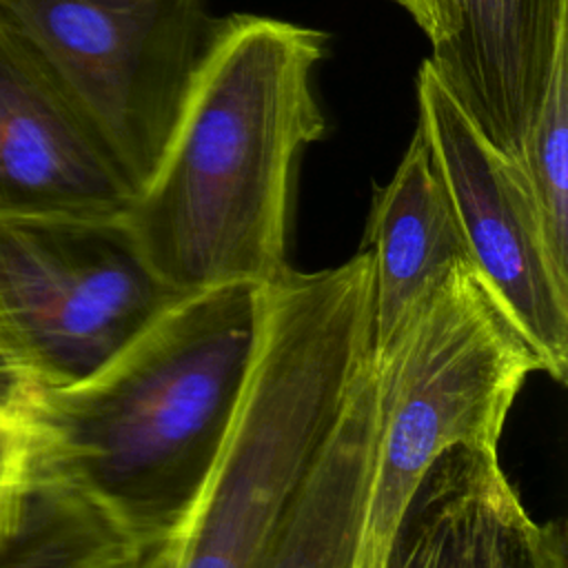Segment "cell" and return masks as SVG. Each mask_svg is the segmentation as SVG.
<instances>
[{"mask_svg":"<svg viewBox=\"0 0 568 568\" xmlns=\"http://www.w3.org/2000/svg\"><path fill=\"white\" fill-rule=\"evenodd\" d=\"M324 31L220 18L151 180L124 217L153 273L178 295L271 284L286 262L297 160L326 133L313 71Z\"/></svg>","mask_w":568,"mask_h":568,"instance_id":"obj_1","label":"cell"},{"mask_svg":"<svg viewBox=\"0 0 568 568\" xmlns=\"http://www.w3.org/2000/svg\"><path fill=\"white\" fill-rule=\"evenodd\" d=\"M264 284L178 295L87 379L29 397L49 473L142 544L178 539L251 373Z\"/></svg>","mask_w":568,"mask_h":568,"instance_id":"obj_2","label":"cell"},{"mask_svg":"<svg viewBox=\"0 0 568 568\" xmlns=\"http://www.w3.org/2000/svg\"><path fill=\"white\" fill-rule=\"evenodd\" d=\"M371 255L262 288L257 346L173 568H255L371 366Z\"/></svg>","mask_w":568,"mask_h":568,"instance_id":"obj_3","label":"cell"},{"mask_svg":"<svg viewBox=\"0 0 568 568\" xmlns=\"http://www.w3.org/2000/svg\"><path fill=\"white\" fill-rule=\"evenodd\" d=\"M375 462L366 555L377 557L408 495L448 448L497 450L541 359L475 264L453 271L371 355Z\"/></svg>","mask_w":568,"mask_h":568,"instance_id":"obj_4","label":"cell"},{"mask_svg":"<svg viewBox=\"0 0 568 568\" xmlns=\"http://www.w3.org/2000/svg\"><path fill=\"white\" fill-rule=\"evenodd\" d=\"M135 195L180 120L220 18L209 0H0Z\"/></svg>","mask_w":568,"mask_h":568,"instance_id":"obj_5","label":"cell"},{"mask_svg":"<svg viewBox=\"0 0 568 568\" xmlns=\"http://www.w3.org/2000/svg\"><path fill=\"white\" fill-rule=\"evenodd\" d=\"M175 297L124 220L0 217V357L31 388L87 379Z\"/></svg>","mask_w":568,"mask_h":568,"instance_id":"obj_6","label":"cell"},{"mask_svg":"<svg viewBox=\"0 0 568 568\" xmlns=\"http://www.w3.org/2000/svg\"><path fill=\"white\" fill-rule=\"evenodd\" d=\"M417 129L439 166L470 255L555 382L568 371V275L546 246L515 158L499 151L430 60L417 71Z\"/></svg>","mask_w":568,"mask_h":568,"instance_id":"obj_7","label":"cell"},{"mask_svg":"<svg viewBox=\"0 0 568 568\" xmlns=\"http://www.w3.org/2000/svg\"><path fill=\"white\" fill-rule=\"evenodd\" d=\"M133 200L106 146L0 20V217L124 220Z\"/></svg>","mask_w":568,"mask_h":568,"instance_id":"obj_8","label":"cell"},{"mask_svg":"<svg viewBox=\"0 0 568 568\" xmlns=\"http://www.w3.org/2000/svg\"><path fill=\"white\" fill-rule=\"evenodd\" d=\"M377 568H568L561 521L539 524L497 450H444L415 484Z\"/></svg>","mask_w":568,"mask_h":568,"instance_id":"obj_9","label":"cell"},{"mask_svg":"<svg viewBox=\"0 0 568 568\" xmlns=\"http://www.w3.org/2000/svg\"><path fill=\"white\" fill-rule=\"evenodd\" d=\"M568 36V0H446L430 62L479 131L517 158Z\"/></svg>","mask_w":568,"mask_h":568,"instance_id":"obj_10","label":"cell"},{"mask_svg":"<svg viewBox=\"0 0 568 568\" xmlns=\"http://www.w3.org/2000/svg\"><path fill=\"white\" fill-rule=\"evenodd\" d=\"M371 255V355L404 317L473 255L457 211L419 129L393 178L375 193L362 246Z\"/></svg>","mask_w":568,"mask_h":568,"instance_id":"obj_11","label":"cell"},{"mask_svg":"<svg viewBox=\"0 0 568 568\" xmlns=\"http://www.w3.org/2000/svg\"><path fill=\"white\" fill-rule=\"evenodd\" d=\"M375 462L371 366L255 568H359Z\"/></svg>","mask_w":568,"mask_h":568,"instance_id":"obj_12","label":"cell"},{"mask_svg":"<svg viewBox=\"0 0 568 568\" xmlns=\"http://www.w3.org/2000/svg\"><path fill=\"white\" fill-rule=\"evenodd\" d=\"M153 546L47 466L27 486L0 488V568H142Z\"/></svg>","mask_w":568,"mask_h":568,"instance_id":"obj_13","label":"cell"},{"mask_svg":"<svg viewBox=\"0 0 568 568\" xmlns=\"http://www.w3.org/2000/svg\"><path fill=\"white\" fill-rule=\"evenodd\" d=\"M515 160L550 257L568 275V36L559 40L550 80Z\"/></svg>","mask_w":568,"mask_h":568,"instance_id":"obj_14","label":"cell"},{"mask_svg":"<svg viewBox=\"0 0 568 568\" xmlns=\"http://www.w3.org/2000/svg\"><path fill=\"white\" fill-rule=\"evenodd\" d=\"M31 390L0 402V488H20L44 468V437Z\"/></svg>","mask_w":568,"mask_h":568,"instance_id":"obj_15","label":"cell"},{"mask_svg":"<svg viewBox=\"0 0 568 568\" xmlns=\"http://www.w3.org/2000/svg\"><path fill=\"white\" fill-rule=\"evenodd\" d=\"M426 33L428 42H433L444 22L446 0H395Z\"/></svg>","mask_w":568,"mask_h":568,"instance_id":"obj_16","label":"cell"},{"mask_svg":"<svg viewBox=\"0 0 568 568\" xmlns=\"http://www.w3.org/2000/svg\"><path fill=\"white\" fill-rule=\"evenodd\" d=\"M27 390H31V386H27V382L18 375V371L0 357V402L16 399Z\"/></svg>","mask_w":568,"mask_h":568,"instance_id":"obj_17","label":"cell"},{"mask_svg":"<svg viewBox=\"0 0 568 568\" xmlns=\"http://www.w3.org/2000/svg\"><path fill=\"white\" fill-rule=\"evenodd\" d=\"M175 546H178V539L155 544L151 548L146 561L142 564V568H173L175 566Z\"/></svg>","mask_w":568,"mask_h":568,"instance_id":"obj_18","label":"cell"},{"mask_svg":"<svg viewBox=\"0 0 568 568\" xmlns=\"http://www.w3.org/2000/svg\"><path fill=\"white\" fill-rule=\"evenodd\" d=\"M359 568H377V561L371 557V555H364L362 559V566Z\"/></svg>","mask_w":568,"mask_h":568,"instance_id":"obj_19","label":"cell"}]
</instances>
